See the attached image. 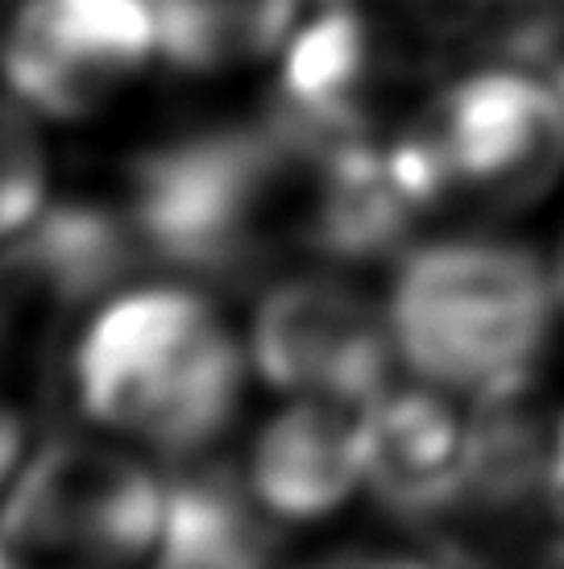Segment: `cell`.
Segmentation results:
<instances>
[{"mask_svg": "<svg viewBox=\"0 0 564 569\" xmlns=\"http://www.w3.org/2000/svg\"><path fill=\"white\" fill-rule=\"evenodd\" d=\"M250 346L191 283H141L95 303L71 349V391L104 437L200 461L233 428Z\"/></svg>", "mask_w": 564, "mask_h": 569, "instance_id": "6da1fadb", "label": "cell"}, {"mask_svg": "<svg viewBox=\"0 0 564 569\" xmlns=\"http://www.w3.org/2000/svg\"><path fill=\"white\" fill-rule=\"evenodd\" d=\"M561 308L556 270L494 229L407 246L386 291L399 366L470 408L527 396L548 362Z\"/></svg>", "mask_w": 564, "mask_h": 569, "instance_id": "7a4b0ae2", "label": "cell"}, {"mask_svg": "<svg viewBox=\"0 0 564 569\" xmlns=\"http://www.w3.org/2000/svg\"><path fill=\"white\" fill-rule=\"evenodd\" d=\"M386 150L420 221H511L564 183V100L544 67L465 63L415 100Z\"/></svg>", "mask_w": 564, "mask_h": 569, "instance_id": "3957f363", "label": "cell"}, {"mask_svg": "<svg viewBox=\"0 0 564 569\" xmlns=\"http://www.w3.org/2000/svg\"><path fill=\"white\" fill-rule=\"evenodd\" d=\"M171 478L112 437H50L0 499V540L17 569H145Z\"/></svg>", "mask_w": 564, "mask_h": 569, "instance_id": "277c9868", "label": "cell"}, {"mask_svg": "<svg viewBox=\"0 0 564 569\" xmlns=\"http://www.w3.org/2000/svg\"><path fill=\"white\" fill-rule=\"evenodd\" d=\"M250 366L286 399L374 403L399 362L386 300L341 267H303L262 291L250 325Z\"/></svg>", "mask_w": 564, "mask_h": 569, "instance_id": "5b68a950", "label": "cell"}, {"mask_svg": "<svg viewBox=\"0 0 564 569\" xmlns=\"http://www.w3.org/2000/svg\"><path fill=\"white\" fill-rule=\"evenodd\" d=\"M162 63L145 0H21L0 30V76L33 117L88 121Z\"/></svg>", "mask_w": 564, "mask_h": 569, "instance_id": "8992f818", "label": "cell"}, {"mask_svg": "<svg viewBox=\"0 0 564 569\" xmlns=\"http://www.w3.org/2000/svg\"><path fill=\"white\" fill-rule=\"evenodd\" d=\"M473 470V411L427 382L365 403V495L407 523L444 528Z\"/></svg>", "mask_w": 564, "mask_h": 569, "instance_id": "52a82bcc", "label": "cell"}, {"mask_svg": "<svg viewBox=\"0 0 564 569\" xmlns=\"http://www.w3.org/2000/svg\"><path fill=\"white\" fill-rule=\"evenodd\" d=\"M245 487L279 523H320L365 490V403L286 399L245 453Z\"/></svg>", "mask_w": 564, "mask_h": 569, "instance_id": "ba28073f", "label": "cell"}, {"mask_svg": "<svg viewBox=\"0 0 564 569\" xmlns=\"http://www.w3.org/2000/svg\"><path fill=\"white\" fill-rule=\"evenodd\" d=\"M274 528L241 470L188 461L171 475L162 537L145 569H274Z\"/></svg>", "mask_w": 564, "mask_h": 569, "instance_id": "9c48e42d", "label": "cell"}, {"mask_svg": "<svg viewBox=\"0 0 564 569\" xmlns=\"http://www.w3.org/2000/svg\"><path fill=\"white\" fill-rule=\"evenodd\" d=\"M162 63L183 76H224L279 59L315 0H145Z\"/></svg>", "mask_w": 564, "mask_h": 569, "instance_id": "30bf717a", "label": "cell"}, {"mask_svg": "<svg viewBox=\"0 0 564 569\" xmlns=\"http://www.w3.org/2000/svg\"><path fill=\"white\" fill-rule=\"evenodd\" d=\"M436 532L449 569H564V490L461 507Z\"/></svg>", "mask_w": 564, "mask_h": 569, "instance_id": "8fae6325", "label": "cell"}, {"mask_svg": "<svg viewBox=\"0 0 564 569\" xmlns=\"http://www.w3.org/2000/svg\"><path fill=\"white\" fill-rule=\"evenodd\" d=\"M47 146L33 112L13 92H0V241H13L47 212Z\"/></svg>", "mask_w": 564, "mask_h": 569, "instance_id": "7c38bea8", "label": "cell"}, {"mask_svg": "<svg viewBox=\"0 0 564 569\" xmlns=\"http://www.w3.org/2000/svg\"><path fill=\"white\" fill-rule=\"evenodd\" d=\"M67 312L71 308L30 246L21 238L0 241V358L21 349L33 332L63 320Z\"/></svg>", "mask_w": 564, "mask_h": 569, "instance_id": "4fadbf2b", "label": "cell"}, {"mask_svg": "<svg viewBox=\"0 0 564 569\" xmlns=\"http://www.w3.org/2000/svg\"><path fill=\"white\" fill-rule=\"evenodd\" d=\"M291 569H449L420 553H329Z\"/></svg>", "mask_w": 564, "mask_h": 569, "instance_id": "5bb4252c", "label": "cell"}, {"mask_svg": "<svg viewBox=\"0 0 564 569\" xmlns=\"http://www.w3.org/2000/svg\"><path fill=\"white\" fill-rule=\"evenodd\" d=\"M21 461H26V420L9 399L0 396V499L13 487Z\"/></svg>", "mask_w": 564, "mask_h": 569, "instance_id": "9a60e30c", "label": "cell"}, {"mask_svg": "<svg viewBox=\"0 0 564 569\" xmlns=\"http://www.w3.org/2000/svg\"><path fill=\"white\" fill-rule=\"evenodd\" d=\"M544 71L552 76V83H556V92H561V100H564V47L556 50V59H552V63L544 67Z\"/></svg>", "mask_w": 564, "mask_h": 569, "instance_id": "2e32d148", "label": "cell"}, {"mask_svg": "<svg viewBox=\"0 0 564 569\" xmlns=\"http://www.w3.org/2000/svg\"><path fill=\"white\" fill-rule=\"evenodd\" d=\"M556 482L564 490V411H561V449H556Z\"/></svg>", "mask_w": 564, "mask_h": 569, "instance_id": "e0dca14e", "label": "cell"}, {"mask_svg": "<svg viewBox=\"0 0 564 569\" xmlns=\"http://www.w3.org/2000/svg\"><path fill=\"white\" fill-rule=\"evenodd\" d=\"M552 270H556V283H561V300H564V238H561V250H556V262H552Z\"/></svg>", "mask_w": 564, "mask_h": 569, "instance_id": "ac0fdd59", "label": "cell"}, {"mask_svg": "<svg viewBox=\"0 0 564 569\" xmlns=\"http://www.w3.org/2000/svg\"><path fill=\"white\" fill-rule=\"evenodd\" d=\"M0 569H17V561H13V553H9V545L0 540Z\"/></svg>", "mask_w": 564, "mask_h": 569, "instance_id": "d6986e66", "label": "cell"}, {"mask_svg": "<svg viewBox=\"0 0 564 569\" xmlns=\"http://www.w3.org/2000/svg\"><path fill=\"white\" fill-rule=\"evenodd\" d=\"M0 4H4V0H0Z\"/></svg>", "mask_w": 564, "mask_h": 569, "instance_id": "ffe728a7", "label": "cell"}]
</instances>
